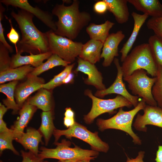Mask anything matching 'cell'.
<instances>
[{"mask_svg":"<svg viewBox=\"0 0 162 162\" xmlns=\"http://www.w3.org/2000/svg\"><path fill=\"white\" fill-rule=\"evenodd\" d=\"M80 2L74 0L71 4L68 6L56 4L52 11V14L57 16L58 20L55 22L56 34L66 37L72 40L76 39L81 31L88 25L91 20L90 14L79 9Z\"/></svg>","mask_w":162,"mask_h":162,"instance_id":"obj_2","label":"cell"},{"mask_svg":"<svg viewBox=\"0 0 162 162\" xmlns=\"http://www.w3.org/2000/svg\"><path fill=\"white\" fill-rule=\"evenodd\" d=\"M52 54L50 51L37 54L30 53L29 55L25 56L16 53L11 57L10 68H14L28 65L36 68L42 64L44 60L48 59Z\"/></svg>","mask_w":162,"mask_h":162,"instance_id":"obj_17","label":"cell"},{"mask_svg":"<svg viewBox=\"0 0 162 162\" xmlns=\"http://www.w3.org/2000/svg\"><path fill=\"white\" fill-rule=\"evenodd\" d=\"M138 11L151 17L162 16V4L158 0H127Z\"/></svg>","mask_w":162,"mask_h":162,"instance_id":"obj_21","label":"cell"},{"mask_svg":"<svg viewBox=\"0 0 162 162\" xmlns=\"http://www.w3.org/2000/svg\"><path fill=\"white\" fill-rule=\"evenodd\" d=\"M91 158L75 159L65 160H58V162H90Z\"/></svg>","mask_w":162,"mask_h":162,"instance_id":"obj_41","label":"cell"},{"mask_svg":"<svg viewBox=\"0 0 162 162\" xmlns=\"http://www.w3.org/2000/svg\"><path fill=\"white\" fill-rule=\"evenodd\" d=\"M50 90L42 88L33 96L28 98L27 101L44 112L52 111L53 105L52 93Z\"/></svg>","mask_w":162,"mask_h":162,"instance_id":"obj_23","label":"cell"},{"mask_svg":"<svg viewBox=\"0 0 162 162\" xmlns=\"http://www.w3.org/2000/svg\"><path fill=\"white\" fill-rule=\"evenodd\" d=\"M143 115L138 113L133 124L137 130L146 132L147 125H154L162 128V109L157 106L146 105Z\"/></svg>","mask_w":162,"mask_h":162,"instance_id":"obj_11","label":"cell"},{"mask_svg":"<svg viewBox=\"0 0 162 162\" xmlns=\"http://www.w3.org/2000/svg\"><path fill=\"white\" fill-rule=\"evenodd\" d=\"M20 152L22 160L21 162H44V160L29 151L26 152L21 150Z\"/></svg>","mask_w":162,"mask_h":162,"instance_id":"obj_36","label":"cell"},{"mask_svg":"<svg viewBox=\"0 0 162 162\" xmlns=\"http://www.w3.org/2000/svg\"><path fill=\"white\" fill-rule=\"evenodd\" d=\"M75 122L74 118L65 117L64 118V124L68 128L74 125Z\"/></svg>","mask_w":162,"mask_h":162,"instance_id":"obj_40","label":"cell"},{"mask_svg":"<svg viewBox=\"0 0 162 162\" xmlns=\"http://www.w3.org/2000/svg\"><path fill=\"white\" fill-rule=\"evenodd\" d=\"M53 135L55 138L54 144L58 142L61 136H64L69 139L74 137L80 139L88 144L92 150L98 152L106 153L109 149L108 144L101 139L98 132H92L86 127L76 122L67 129H56Z\"/></svg>","mask_w":162,"mask_h":162,"instance_id":"obj_6","label":"cell"},{"mask_svg":"<svg viewBox=\"0 0 162 162\" xmlns=\"http://www.w3.org/2000/svg\"><path fill=\"white\" fill-rule=\"evenodd\" d=\"M146 105L145 102L142 100L136 107L130 111H125L123 107H121L112 117L106 119H98L96 123L99 130L101 131L109 129L123 131L130 135L134 144L141 145V140L133 131L132 125L134 116L140 111L143 110Z\"/></svg>","mask_w":162,"mask_h":162,"instance_id":"obj_4","label":"cell"},{"mask_svg":"<svg viewBox=\"0 0 162 162\" xmlns=\"http://www.w3.org/2000/svg\"><path fill=\"white\" fill-rule=\"evenodd\" d=\"M11 130V129L7 128L6 123L3 119H0V133L9 131Z\"/></svg>","mask_w":162,"mask_h":162,"instance_id":"obj_43","label":"cell"},{"mask_svg":"<svg viewBox=\"0 0 162 162\" xmlns=\"http://www.w3.org/2000/svg\"><path fill=\"white\" fill-rule=\"evenodd\" d=\"M145 152L143 151H140L138 153V155L135 158H130L127 157L126 162H144L143 158L144 156Z\"/></svg>","mask_w":162,"mask_h":162,"instance_id":"obj_39","label":"cell"},{"mask_svg":"<svg viewBox=\"0 0 162 162\" xmlns=\"http://www.w3.org/2000/svg\"><path fill=\"white\" fill-rule=\"evenodd\" d=\"M115 23L108 20L100 24L91 23L86 28V31L90 39L100 41L103 43L109 35L110 29Z\"/></svg>","mask_w":162,"mask_h":162,"instance_id":"obj_25","label":"cell"},{"mask_svg":"<svg viewBox=\"0 0 162 162\" xmlns=\"http://www.w3.org/2000/svg\"><path fill=\"white\" fill-rule=\"evenodd\" d=\"M49 51L57 55L64 61L70 63L79 56L83 44L74 41L66 37L56 34L52 30L46 32Z\"/></svg>","mask_w":162,"mask_h":162,"instance_id":"obj_9","label":"cell"},{"mask_svg":"<svg viewBox=\"0 0 162 162\" xmlns=\"http://www.w3.org/2000/svg\"><path fill=\"white\" fill-rule=\"evenodd\" d=\"M103 44L104 43L100 41L90 39L83 44L79 57L94 64L99 62L101 58Z\"/></svg>","mask_w":162,"mask_h":162,"instance_id":"obj_20","label":"cell"},{"mask_svg":"<svg viewBox=\"0 0 162 162\" xmlns=\"http://www.w3.org/2000/svg\"><path fill=\"white\" fill-rule=\"evenodd\" d=\"M8 50L0 42V72L10 68L11 58Z\"/></svg>","mask_w":162,"mask_h":162,"instance_id":"obj_33","label":"cell"},{"mask_svg":"<svg viewBox=\"0 0 162 162\" xmlns=\"http://www.w3.org/2000/svg\"><path fill=\"white\" fill-rule=\"evenodd\" d=\"M44 162H48L47 161H44Z\"/></svg>","mask_w":162,"mask_h":162,"instance_id":"obj_48","label":"cell"},{"mask_svg":"<svg viewBox=\"0 0 162 162\" xmlns=\"http://www.w3.org/2000/svg\"><path fill=\"white\" fill-rule=\"evenodd\" d=\"M148 43L157 64L162 66V38L154 34L149 38Z\"/></svg>","mask_w":162,"mask_h":162,"instance_id":"obj_30","label":"cell"},{"mask_svg":"<svg viewBox=\"0 0 162 162\" xmlns=\"http://www.w3.org/2000/svg\"><path fill=\"white\" fill-rule=\"evenodd\" d=\"M62 2H63V3H72L73 1L72 2L71 0H62Z\"/></svg>","mask_w":162,"mask_h":162,"instance_id":"obj_47","label":"cell"},{"mask_svg":"<svg viewBox=\"0 0 162 162\" xmlns=\"http://www.w3.org/2000/svg\"><path fill=\"white\" fill-rule=\"evenodd\" d=\"M147 74L144 69H138L131 75L123 77V79L128 83L129 89L133 94L141 98L148 105L157 106L152 93V88L156 78V77H150Z\"/></svg>","mask_w":162,"mask_h":162,"instance_id":"obj_7","label":"cell"},{"mask_svg":"<svg viewBox=\"0 0 162 162\" xmlns=\"http://www.w3.org/2000/svg\"><path fill=\"white\" fill-rule=\"evenodd\" d=\"M18 82L17 81H12L0 85V92L6 96V98L2 100L3 104L8 109L12 110L14 114H16L20 109L14 97L15 91Z\"/></svg>","mask_w":162,"mask_h":162,"instance_id":"obj_26","label":"cell"},{"mask_svg":"<svg viewBox=\"0 0 162 162\" xmlns=\"http://www.w3.org/2000/svg\"><path fill=\"white\" fill-rule=\"evenodd\" d=\"M64 114V117L68 118H74V113L73 111L70 107H67L65 109Z\"/></svg>","mask_w":162,"mask_h":162,"instance_id":"obj_44","label":"cell"},{"mask_svg":"<svg viewBox=\"0 0 162 162\" xmlns=\"http://www.w3.org/2000/svg\"><path fill=\"white\" fill-rule=\"evenodd\" d=\"M8 20L10 25V29L9 32L7 34V36L10 41L14 45L16 51L17 49V44L19 41V35L13 27L11 20L9 19Z\"/></svg>","mask_w":162,"mask_h":162,"instance_id":"obj_37","label":"cell"},{"mask_svg":"<svg viewBox=\"0 0 162 162\" xmlns=\"http://www.w3.org/2000/svg\"><path fill=\"white\" fill-rule=\"evenodd\" d=\"M41 117V124L38 130L44 137L45 144L47 146L56 129L53 122L52 111H43Z\"/></svg>","mask_w":162,"mask_h":162,"instance_id":"obj_27","label":"cell"},{"mask_svg":"<svg viewBox=\"0 0 162 162\" xmlns=\"http://www.w3.org/2000/svg\"><path fill=\"white\" fill-rule=\"evenodd\" d=\"M125 37L122 30L109 34L104 43L100 56V58L104 59L102 63L104 67L110 66L115 57L118 56V46Z\"/></svg>","mask_w":162,"mask_h":162,"instance_id":"obj_14","label":"cell"},{"mask_svg":"<svg viewBox=\"0 0 162 162\" xmlns=\"http://www.w3.org/2000/svg\"><path fill=\"white\" fill-rule=\"evenodd\" d=\"M85 95L90 98L92 101V105L90 111L84 116L85 123H92L98 116L105 113H112L114 110L121 107H126L128 108L132 106V104L123 97L118 95L112 99H104L94 95L92 91L87 89L84 92Z\"/></svg>","mask_w":162,"mask_h":162,"instance_id":"obj_8","label":"cell"},{"mask_svg":"<svg viewBox=\"0 0 162 162\" xmlns=\"http://www.w3.org/2000/svg\"><path fill=\"white\" fill-rule=\"evenodd\" d=\"M70 63L64 61L57 55L52 54L46 62L38 67L34 68L29 74L32 75L38 76L43 72L55 67L59 66L65 67Z\"/></svg>","mask_w":162,"mask_h":162,"instance_id":"obj_28","label":"cell"},{"mask_svg":"<svg viewBox=\"0 0 162 162\" xmlns=\"http://www.w3.org/2000/svg\"><path fill=\"white\" fill-rule=\"evenodd\" d=\"M93 10L98 14H105L108 10L106 2L104 0L97 1L94 5Z\"/></svg>","mask_w":162,"mask_h":162,"instance_id":"obj_38","label":"cell"},{"mask_svg":"<svg viewBox=\"0 0 162 162\" xmlns=\"http://www.w3.org/2000/svg\"><path fill=\"white\" fill-rule=\"evenodd\" d=\"M134 21L133 29L130 36L124 44L119 52L121 53V62H123L131 49L140 29L149 16L146 14H142L133 12L131 14Z\"/></svg>","mask_w":162,"mask_h":162,"instance_id":"obj_18","label":"cell"},{"mask_svg":"<svg viewBox=\"0 0 162 162\" xmlns=\"http://www.w3.org/2000/svg\"><path fill=\"white\" fill-rule=\"evenodd\" d=\"M10 14L18 24L22 35L16 53L37 54L49 51L46 32H42L36 27L33 21V14L22 9L17 13L12 11Z\"/></svg>","mask_w":162,"mask_h":162,"instance_id":"obj_1","label":"cell"},{"mask_svg":"<svg viewBox=\"0 0 162 162\" xmlns=\"http://www.w3.org/2000/svg\"><path fill=\"white\" fill-rule=\"evenodd\" d=\"M37 109L36 106L29 104L27 100L25 102L18 112L19 116L11 127L15 140L21 136Z\"/></svg>","mask_w":162,"mask_h":162,"instance_id":"obj_16","label":"cell"},{"mask_svg":"<svg viewBox=\"0 0 162 162\" xmlns=\"http://www.w3.org/2000/svg\"><path fill=\"white\" fill-rule=\"evenodd\" d=\"M0 3L7 5H11L26 10L36 16L54 32L56 30L51 14L43 11L38 7L31 5L27 0H1Z\"/></svg>","mask_w":162,"mask_h":162,"instance_id":"obj_13","label":"cell"},{"mask_svg":"<svg viewBox=\"0 0 162 162\" xmlns=\"http://www.w3.org/2000/svg\"><path fill=\"white\" fill-rule=\"evenodd\" d=\"M78 65L74 70L75 73L82 72L88 75L84 80L85 83L94 86L98 90H103L106 88L103 83V77L94 64L84 60L79 57L77 61Z\"/></svg>","mask_w":162,"mask_h":162,"instance_id":"obj_15","label":"cell"},{"mask_svg":"<svg viewBox=\"0 0 162 162\" xmlns=\"http://www.w3.org/2000/svg\"><path fill=\"white\" fill-rule=\"evenodd\" d=\"M0 162H2V161L1 160Z\"/></svg>","mask_w":162,"mask_h":162,"instance_id":"obj_49","label":"cell"},{"mask_svg":"<svg viewBox=\"0 0 162 162\" xmlns=\"http://www.w3.org/2000/svg\"><path fill=\"white\" fill-rule=\"evenodd\" d=\"M156 81L153 86L152 93L158 106L162 109V66L158 65Z\"/></svg>","mask_w":162,"mask_h":162,"instance_id":"obj_31","label":"cell"},{"mask_svg":"<svg viewBox=\"0 0 162 162\" xmlns=\"http://www.w3.org/2000/svg\"><path fill=\"white\" fill-rule=\"evenodd\" d=\"M8 110V109L4 105L0 103V119H3L4 115Z\"/></svg>","mask_w":162,"mask_h":162,"instance_id":"obj_45","label":"cell"},{"mask_svg":"<svg viewBox=\"0 0 162 162\" xmlns=\"http://www.w3.org/2000/svg\"><path fill=\"white\" fill-rule=\"evenodd\" d=\"M5 8L3 6L2 3L0 4V41L3 45L8 50L9 52H12L13 49L12 46L9 44L6 40L4 35V29L3 28L2 21L3 18V13Z\"/></svg>","mask_w":162,"mask_h":162,"instance_id":"obj_35","label":"cell"},{"mask_svg":"<svg viewBox=\"0 0 162 162\" xmlns=\"http://www.w3.org/2000/svg\"><path fill=\"white\" fill-rule=\"evenodd\" d=\"M113 62L117 70V74L115 80L109 87L103 90H97L94 95L96 97L103 98L109 94H117L128 100L135 107L139 103V97L137 96L132 95L127 89L125 83L123 81V73L119 59L115 58Z\"/></svg>","mask_w":162,"mask_h":162,"instance_id":"obj_10","label":"cell"},{"mask_svg":"<svg viewBox=\"0 0 162 162\" xmlns=\"http://www.w3.org/2000/svg\"><path fill=\"white\" fill-rule=\"evenodd\" d=\"M55 144V148H49L41 147L38 156L41 159L52 158L58 160L75 159L91 158L94 159L99 155V152L93 150L83 149L75 146L70 147L71 142L63 139L61 142H57Z\"/></svg>","mask_w":162,"mask_h":162,"instance_id":"obj_5","label":"cell"},{"mask_svg":"<svg viewBox=\"0 0 162 162\" xmlns=\"http://www.w3.org/2000/svg\"><path fill=\"white\" fill-rule=\"evenodd\" d=\"M75 63L68 65L58 74L55 76L50 81L42 86V88L51 90L56 87L63 84V82L68 76L72 72Z\"/></svg>","mask_w":162,"mask_h":162,"instance_id":"obj_29","label":"cell"},{"mask_svg":"<svg viewBox=\"0 0 162 162\" xmlns=\"http://www.w3.org/2000/svg\"><path fill=\"white\" fill-rule=\"evenodd\" d=\"M146 26L155 34L162 38V16L151 17L147 21Z\"/></svg>","mask_w":162,"mask_h":162,"instance_id":"obj_34","label":"cell"},{"mask_svg":"<svg viewBox=\"0 0 162 162\" xmlns=\"http://www.w3.org/2000/svg\"><path fill=\"white\" fill-rule=\"evenodd\" d=\"M74 79V74L71 72L64 80L63 84L71 83L73 81Z\"/></svg>","mask_w":162,"mask_h":162,"instance_id":"obj_46","label":"cell"},{"mask_svg":"<svg viewBox=\"0 0 162 162\" xmlns=\"http://www.w3.org/2000/svg\"><path fill=\"white\" fill-rule=\"evenodd\" d=\"M155 162H162V145L159 146L156 154Z\"/></svg>","mask_w":162,"mask_h":162,"instance_id":"obj_42","label":"cell"},{"mask_svg":"<svg viewBox=\"0 0 162 162\" xmlns=\"http://www.w3.org/2000/svg\"><path fill=\"white\" fill-rule=\"evenodd\" d=\"M106 2L108 10L111 13L119 24L126 23L129 17L127 0H104Z\"/></svg>","mask_w":162,"mask_h":162,"instance_id":"obj_22","label":"cell"},{"mask_svg":"<svg viewBox=\"0 0 162 162\" xmlns=\"http://www.w3.org/2000/svg\"><path fill=\"white\" fill-rule=\"evenodd\" d=\"M34 68L30 65H25L0 72V84L23 80L27 77Z\"/></svg>","mask_w":162,"mask_h":162,"instance_id":"obj_24","label":"cell"},{"mask_svg":"<svg viewBox=\"0 0 162 162\" xmlns=\"http://www.w3.org/2000/svg\"><path fill=\"white\" fill-rule=\"evenodd\" d=\"M45 83L42 78L29 74L24 82L17 84L14 93L16 102L20 109L32 93L42 88Z\"/></svg>","mask_w":162,"mask_h":162,"instance_id":"obj_12","label":"cell"},{"mask_svg":"<svg viewBox=\"0 0 162 162\" xmlns=\"http://www.w3.org/2000/svg\"><path fill=\"white\" fill-rule=\"evenodd\" d=\"M122 62L121 67L123 77L140 69L145 70L153 77L156 76L158 64L148 43L142 44L135 46Z\"/></svg>","mask_w":162,"mask_h":162,"instance_id":"obj_3","label":"cell"},{"mask_svg":"<svg viewBox=\"0 0 162 162\" xmlns=\"http://www.w3.org/2000/svg\"><path fill=\"white\" fill-rule=\"evenodd\" d=\"M14 140V139L12 129L9 131L0 133V155L4 150L7 149L10 150L16 155H20L13 145L12 141Z\"/></svg>","mask_w":162,"mask_h":162,"instance_id":"obj_32","label":"cell"},{"mask_svg":"<svg viewBox=\"0 0 162 162\" xmlns=\"http://www.w3.org/2000/svg\"><path fill=\"white\" fill-rule=\"evenodd\" d=\"M43 136L38 130L28 127L19 139L15 140L21 144L26 150L27 149L37 156L39 151L38 146L40 143L43 144L42 140Z\"/></svg>","mask_w":162,"mask_h":162,"instance_id":"obj_19","label":"cell"}]
</instances>
